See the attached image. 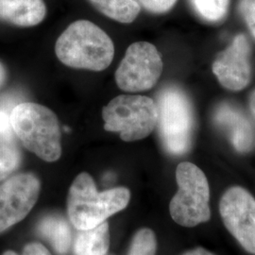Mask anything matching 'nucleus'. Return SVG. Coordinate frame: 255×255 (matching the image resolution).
Wrapping results in <instances>:
<instances>
[{
  "label": "nucleus",
  "mask_w": 255,
  "mask_h": 255,
  "mask_svg": "<svg viewBox=\"0 0 255 255\" xmlns=\"http://www.w3.org/2000/svg\"><path fill=\"white\" fill-rule=\"evenodd\" d=\"M3 255H18L16 253H14L13 251H7V252H5Z\"/></svg>",
  "instance_id": "25"
},
{
  "label": "nucleus",
  "mask_w": 255,
  "mask_h": 255,
  "mask_svg": "<svg viewBox=\"0 0 255 255\" xmlns=\"http://www.w3.org/2000/svg\"><path fill=\"white\" fill-rule=\"evenodd\" d=\"M192 6L201 18L217 23L227 15L230 0H190Z\"/></svg>",
  "instance_id": "17"
},
{
  "label": "nucleus",
  "mask_w": 255,
  "mask_h": 255,
  "mask_svg": "<svg viewBox=\"0 0 255 255\" xmlns=\"http://www.w3.org/2000/svg\"><path fill=\"white\" fill-rule=\"evenodd\" d=\"M238 9L255 39V0H241Z\"/></svg>",
  "instance_id": "19"
},
{
  "label": "nucleus",
  "mask_w": 255,
  "mask_h": 255,
  "mask_svg": "<svg viewBox=\"0 0 255 255\" xmlns=\"http://www.w3.org/2000/svg\"><path fill=\"white\" fill-rule=\"evenodd\" d=\"M46 14L44 0H0V20L18 27L36 26Z\"/></svg>",
  "instance_id": "12"
},
{
  "label": "nucleus",
  "mask_w": 255,
  "mask_h": 255,
  "mask_svg": "<svg viewBox=\"0 0 255 255\" xmlns=\"http://www.w3.org/2000/svg\"><path fill=\"white\" fill-rule=\"evenodd\" d=\"M13 130L27 150L46 162H55L62 155L61 128L54 113L43 105L23 102L9 115Z\"/></svg>",
  "instance_id": "2"
},
{
  "label": "nucleus",
  "mask_w": 255,
  "mask_h": 255,
  "mask_svg": "<svg viewBox=\"0 0 255 255\" xmlns=\"http://www.w3.org/2000/svg\"><path fill=\"white\" fill-rule=\"evenodd\" d=\"M6 69L4 67V65L0 62V87L2 86V84L5 82L6 80Z\"/></svg>",
  "instance_id": "24"
},
{
  "label": "nucleus",
  "mask_w": 255,
  "mask_h": 255,
  "mask_svg": "<svg viewBox=\"0 0 255 255\" xmlns=\"http://www.w3.org/2000/svg\"><path fill=\"white\" fill-rule=\"evenodd\" d=\"M104 129L119 132L123 141L131 142L148 136L157 126L158 108L145 96L122 95L102 109Z\"/></svg>",
  "instance_id": "5"
},
{
  "label": "nucleus",
  "mask_w": 255,
  "mask_h": 255,
  "mask_svg": "<svg viewBox=\"0 0 255 255\" xmlns=\"http://www.w3.org/2000/svg\"><path fill=\"white\" fill-rule=\"evenodd\" d=\"M39 193L40 182L33 174H17L0 184V234L27 217Z\"/></svg>",
  "instance_id": "9"
},
{
  "label": "nucleus",
  "mask_w": 255,
  "mask_h": 255,
  "mask_svg": "<svg viewBox=\"0 0 255 255\" xmlns=\"http://www.w3.org/2000/svg\"><path fill=\"white\" fill-rule=\"evenodd\" d=\"M214 119L216 124L227 133L237 151L247 152L252 148L253 128L241 111L224 103L216 110Z\"/></svg>",
  "instance_id": "11"
},
{
  "label": "nucleus",
  "mask_w": 255,
  "mask_h": 255,
  "mask_svg": "<svg viewBox=\"0 0 255 255\" xmlns=\"http://www.w3.org/2000/svg\"><path fill=\"white\" fill-rule=\"evenodd\" d=\"M251 49L247 37L238 34L226 49L217 55L212 69L224 88L240 91L250 84L252 79Z\"/></svg>",
  "instance_id": "10"
},
{
  "label": "nucleus",
  "mask_w": 255,
  "mask_h": 255,
  "mask_svg": "<svg viewBox=\"0 0 255 255\" xmlns=\"http://www.w3.org/2000/svg\"><path fill=\"white\" fill-rule=\"evenodd\" d=\"M38 232L46 238L59 255H64L71 245V231L68 223L62 217L49 216L42 219Z\"/></svg>",
  "instance_id": "15"
},
{
  "label": "nucleus",
  "mask_w": 255,
  "mask_h": 255,
  "mask_svg": "<svg viewBox=\"0 0 255 255\" xmlns=\"http://www.w3.org/2000/svg\"><path fill=\"white\" fill-rule=\"evenodd\" d=\"M156 247L154 233L149 229H142L133 237L128 255H155Z\"/></svg>",
  "instance_id": "18"
},
{
  "label": "nucleus",
  "mask_w": 255,
  "mask_h": 255,
  "mask_svg": "<svg viewBox=\"0 0 255 255\" xmlns=\"http://www.w3.org/2000/svg\"><path fill=\"white\" fill-rule=\"evenodd\" d=\"M158 128L164 148L171 154L187 152L192 144L195 118L188 97L178 87L169 86L158 96Z\"/></svg>",
  "instance_id": "4"
},
{
  "label": "nucleus",
  "mask_w": 255,
  "mask_h": 255,
  "mask_svg": "<svg viewBox=\"0 0 255 255\" xmlns=\"http://www.w3.org/2000/svg\"><path fill=\"white\" fill-rule=\"evenodd\" d=\"M219 210L229 232L247 252L255 255V199L242 187H231L221 198Z\"/></svg>",
  "instance_id": "8"
},
{
  "label": "nucleus",
  "mask_w": 255,
  "mask_h": 255,
  "mask_svg": "<svg viewBox=\"0 0 255 255\" xmlns=\"http://www.w3.org/2000/svg\"><path fill=\"white\" fill-rule=\"evenodd\" d=\"M55 52L66 66L102 71L113 62L115 46L101 27L90 21L79 20L58 38Z\"/></svg>",
  "instance_id": "1"
},
{
  "label": "nucleus",
  "mask_w": 255,
  "mask_h": 255,
  "mask_svg": "<svg viewBox=\"0 0 255 255\" xmlns=\"http://www.w3.org/2000/svg\"><path fill=\"white\" fill-rule=\"evenodd\" d=\"M89 2L107 17L123 24L132 23L141 10L136 0H89Z\"/></svg>",
  "instance_id": "16"
},
{
  "label": "nucleus",
  "mask_w": 255,
  "mask_h": 255,
  "mask_svg": "<svg viewBox=\"0 0 255 255\" xmlns=\"http://www.w3.org/2000/svg\"><path fill=\"white\" fill-rule=\"evenodd\" d=\"M130 199L127 188L119 187L99 192L91 176L81 173L68 193V216L79 230L94 228L112 215L126 208Z\"/></svg>",
  "instance_id": "3"
},
{
  "label": "nucleus",
  "mask_w": 255,
  "mask_h": 255,
  "mask_svg": "<svg viewBox=\"0 0 255 255\" xmlns=\"http://www.w3.org/2000/svg\"><path fill=\"white\" fill-rule=\"evenodd\" d=\"M250 109L253 114V116L255 118V91L252 93L251 97H250Z\"/></svg>",
  "instance_id": "23"
},
{
  "label": "nucleus",
  "mask_w": 255,
  "mask_h": 255,
  "mask_svg": "<svg viewBox=\"0 0 255 255\" xmlns=\"http://www.w3.org/2000/svg\"><path fill=\"white\" fill-rule=\"evenodd\" d=\"M22 255H51L46 248L40 243H30L24 248Z\"/></svg>",
  "instance_id": "21"
},
{
  "label": "nucleus",
  "mask_w": 255,
  "mask_h": 255,
  "mask_svg": "<svg viewBox=\"0 0 255 255\" xmlns=\"http://www.w3.org/2000/svg\"><path fill=\"white\" fill-rule=\"evenodd\" d=\"M145 9L153 13H164L172 9L177 0H136Z\"/></svg>",
  "instance_id": "20"
},
{
  "label": "nucleus",
  "mask_w": 255,
  "mask_h": 255,
  "mask_svg": "<svg viewBox=\"0 0 255 255\" xmlns=\"http://www.w3.org/2000/svg\"><path fill=\"white\" fill-rule=\"evenodd\" d=\"M109 246V225L104 221L94 228L80 230L75 253L76 255H105Z\"/></svg>",
  "instance_id": "14"
},
{
  "label": "nucleus",
  "mask_w": 255,
  "mask_h": 255,
  "mask_svg": "<svg viewBox=\"0 0 255 255\" xmlns=\"http://www.w3.org/2000/svg\"><path fill=\"white\" fill-rule=\"evenodd\" d=\"M17 139L9 116L0 111V182L20 166L22 153Z\"/></svg>",
  "instance_id": "13"
},
{
  "label": "nucleus",
  "mask_w": 255,
  "mask_h": 255,
  "mask_svg": "<svg viewBox=\"0 0 255 255\" xmlns=\"http://www.w3.org/2000/svg\"><path fill=\"white\" fill-rule=\"evenodd\" d=\"M163 68V60L157 48L147 42H136L128 47L116 72V82L123 91H146L154 87Z\"/></svg>",
  "instance_id": "7"
},
{
  "label": "nucleus",
  "mask_w": 255,
  "mask_h": 255,
  "mask_svg": "<svg viewBox=\"0 0 255 255\" xmlns=\"http://www.w3.org/2000/svg\"><path fill=\"white\" fill-rule=\"evenodd\" d=\"M184 255H213L212 253H210L208 251H206L205 249H202V248H199V249H196V250H193L191 252H188L187 254H185Z\"/></svg>",
  "instance_id": "22"
},
{
  "label": "nucleus",
  "mask_w": 255,
  "mask_h": 255,
  "mask_svg": "<svg viewBox=\"0 0 255 255\" xmlns=\"http://www.w3.org/2000/svg\"><path fill=\"white\" fill-rule=\"evenodd\" d=\"M176 179L179 190L170 202V215L183 227H194L211 217L209 184L206 176L197 165L183 162L177 166Z\"/></svg>",
  "instance_id": "6"
}]
</instances>
